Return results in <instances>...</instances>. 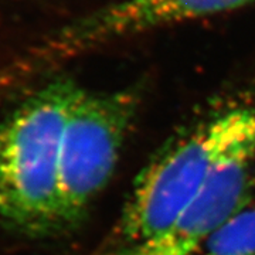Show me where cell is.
Instances as JSON below:
<instances>
[{"mask_svg":"<svg viewBox=\"0 0 255 255\" xmlns=\"http://www.w3.org/2000/svg\"><path fill=\"white\" fill-rule=\"evenodd\" d=\"M254 166L255 110L170 227L145 243L105 255H189L246 209Z\"/></svg>","mask_w":255,"mask_h":255,"instance_id":"4","label":"cell"},{"mask_svg":"<svg viewBox=\"0 0 255 255\" xmlns=\"http://www.w3.org/2000/svg\"><path fill=\"white\" fill-rule=\"evenodd\" d=\"M189 255H255V207L238 211Z\"/></svg>","mask_w":255,"mask_h":255,"instance_id":"6","label":"cell"},{"mask_svg":"<svg viewBox=\"0 0 255 255\" xmlns=\"http://www.w3.org/2000/svg\"><path fill=\"white\" fill-rule=\"evenodd\" d=\"M255 0H121L81 18L53 43L61 54L80 53L98 44L150 30L241 9Z\"/></svg>","mask_w":255,"mask_h":255,"instance_id":"5","label":"cell"},{"mask_svg":"<svg viewBox=\"0 0 255 255\" xmlns=\"http://www.w3.org/2000/svg\"><path fill=\"white\" fill-rule=\"evenodd\" d=\"M137 104L133 91L78 92L61 146V230L77 226L110 183Z\"/></svg>","mask_w":255,"mask_h":255,"instance_id":"3","label":"cell"},{"mask_svg":"<svg viewBox=\"0 0 255 255\" xmlns=\"http://www.w3.org/2000/svg\"><path fill=\"white\" fill-rule=\"evenodd\" d=\"M81 87L57 78L0 118V221L27 236L61 230L64 128Z\"/></svg>","mask_w":255,"mask_h":255,"instance_id":"1","label":"cell"},{"mask_svg":"<svg viewBox=\"0 0 255 255\" xmlns=\"http://www.w3.org/2000/svg\"><path fill=\"white\" fill-rule=\"evenodd\" d=\"M254 110L221 111L162 149L135 180L105 254L145 243L170 227Z\"/></svg>","mask_w":255,"mask_h":255,"instance_id":"2","label":"cell"}]
</instances>
